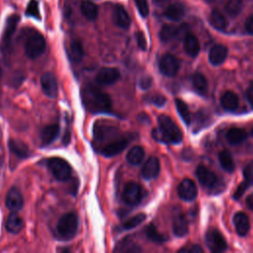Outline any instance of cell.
<instances>
[{"label":"cell","mask_w":253,"mask_h":253,"mask_svg":"<svg viewBox=\"0 0 253 253\" xmlns=\"http://www.w3.org/2000/svg\"><path fill=\"white\" fill-rule=\"evenodd\" d=\"M81 98L90 113H107L112 108L110 97L93 84H86L82 87Z\"/></svg>","instance_id":"1"},{"label":"cell","mask_w":253,"mask_h":253,"mask_svg":"<svg viewBox=\"0 0 253 253\" xmlns=\"http://www.w3.org/2000/svg\"><path fill=\"white\" fill-rule=\"evenodd\" d=\"M158 128L152 130V136L167 143H179L183 139V134L178 126L167 116L158 117Z\"/></svg>","instance_id":"2"},{"label":"cell","mask_w":253,"mask_h":253,"mask_svg":"<svg viewBox=\"0 0 253 253\" xmlns=\"http://www.w3.org/2000/svg\"><path fill=\"white\" fill-rule=\"evenodd\" d=\"M78 226V218L75 213L67 212L63 214L56 225V232L63 240H69L74 237Z\"/></svg>","instance_id":"3"},{"label":"cell","mask_w":253,"mask_h":253,"mask_svg":"<svg viewBox=\"0 0 253 253\" xmlns=\"http://www.w3.org/2000/svg\"><path fill=\"white\" fill-rule=\"evenodd\" d=\"M45 49V40L40 33L31 34L25 43V51L28 57L34 59L42 54Z\"/></svg>","instance_id":"4"},{"label":"cell","mask_w":253,"mask_h":253,"mask_svg":"<svg viewBox=\"0 0 253 253\" xmlns=\"http://www.w3.org/2000/svg\"><path fill=\"white\" fill-rule=\"evenodd\" d=\"M52 175L59 181H66L71 176V168L67 161L59 157H52L47 161Z\"/></svg>","instance_id":"5"},{"label":"cell","mask_w":253,"mask_h":253,"mask_svg":"<svg viewBox=\"0 0 253 253\" xmlns=\"http://www.w3.org/2000/svg\"><path fill=\"white\" fill-rule=\"evenodd\" d=\"M206 243L213 253L223 252L227 248L226 241L222 234L216 229H210L206 234Z\"/></svg>","instance_id":"6"},{"label":"cell","mask_w":253,"mask_h":253,"mask_svg":"<svg viewBox=\"0 0 253 253\" xmlns=\"http://www.w3.org/2000/svg\"><path fill=\"white\" fill-rule=\"evenodd\" d=\"M141 197L142 190L138 184L134 182H129L126 185L123 192V199L127 205L134 206L138 204L141 200Z\"/></svg>","instance_id":"7"},{"label":"cell","mask_w":253,"mask_h":253,"mask_svg":"<svg viewBox=\"0 0 253 253\" xmlns=\"http://www.w3.org/2000/svg\"><path fill=\"white\" fill-rule=\"evenodd\" d=\"M18 22H19V16L16 14L11 15L6 21L3 36H2V42H1V47L4 51L7 50L11 44V40L16 30V27L18 25Z\"/></svg>","instance_id":"8"},{"label":"cell","mask_w":253,"mask_h":253,"mask_svg":"<svg viewBox=\"0 0 253 253\" xmlns=\"http://www.w3.org/2000/svg\"><path fill=\"white\" fill-rule=\"evenodd\" d=\"M180 64L178 59L172 54H165L159 63V69L162 74L166 76H175L179 70Z\"/></svg>","instance_id":"9"},{"label":"cell","mask_w":253,"mask_h":253,"mask_svg":"<svg viewBox=\"0 0 253 253\" xmlns=\"http://www.w3.org/2000/svg\"><path fill=\"white\" fill-rule=\"evenodd\" d=\"M120 76V71L117 68L103 67L98 71L96 75V81L101 85H111L117 82Z\"/></svg>","instance_id":"10"},{"label":"cell","mask_w":253,"mask_h":253,"mask_svg":"<svg viewBox=\"0 0 253 253\" xmlns=\"http://www.w3.org/2000/svg\"><path fill=\"white\" fill-rule=\"evenodd\" d=\"M41 84L43 93L50 97L55 98L57 95V81L55 76L51 72H45L41 78Z\"/></svg>","instance_id":"11"},{"label":"cell","mask_w":253,"mask_h":253,"mask_svg":"<svg viewBox=\"0 0 253 253\" xmlns=\"http://www.w3.org/2000/svg\"><path fill=\"white\" fill-rule=\"evenodd\" d=\"M196 175L199 182L206 188H213L217 184V178L215 174L205 166H199L196 170Z\"/></svg>","instance_id":"12"},{"label":"cell","mask_w":253,"mask_h":253,"mask_svg":"<svg viewBox=\"0 0 253 253\" xmlns=\"http://www.w3.org/2000/svg\"><path fill=\"white\" fill-rule=\"evenodd\" d=\"M178 194L184 201H193L198 195L197 186L192 180L184 179L178 187Z\"/></svg>","instance_id":"13"},{"label":"cell","mask_w":253,"mask_h":253,"mask_svg":"<svg viewBox=\"0 0 253 253\" xmlns=\"http://www.w3.org/2000/svg\"><path fill=\"white\" fill-rule=\"evenodd\" d=\"M5 203H6L7 208L11 211H20L23 208V204H24V200H23V196H22L21 192L15 187L11 188L9 190V192L7 193Z\"/></svg>","instance_id":"14"},{"label":"cell","mask_w":253,"mask_h":253,"mask_svg":"<svg viewBox=\"0 0 253 253\" xmlns=\"http://www.w3.org/2000/svg\"><path fill=\"white\" fill-rule=\"evenodd\" d=\"M129 143V140L126 137H123V138H119L117 140H114L112 142H110L109 144H107L103 150L102 153L104 156L106 157H112L115 156L119 153H121Z\"/></svg>","instance_id":"15"},{"label":"cell","mask_w":253,"mask_h":253,"mask_svg":"<svg viewBox=\"0 0 253 253\" xmlns=\"http://www.w3.org/2000/svg\"><path fill=\"white\" fill-rule=\"evenodd\" d=\"M160 171V163L158 158L156 157H150L148 160L145 162L141 169V175L144 179L150 180L158 176Z\"/></svg>","instance_id":"16"},{"label":"cell","mask_w":253,"mask_h":253,"mask_svg":"<svg viewBox=\"0 0 253 253\" xmlns=\"http://www.w3.org/2000/svg\"><path fill=\"white\" fill-rule=\"evenodd\" d=\"M233 223H234L236 232L240 236H245L249 232L250 220L248 215L245 212L243 211L236 212L233 217Z\"/></svg>","instance_id":"17"},{"label":"cell","mask_w":253,"mask_h":253,"mask_svg":"<svg viewBox=\"0 0 253 253\" xmlns=\"http://www.w3.org/2000/svg\"><path fill=\"white\" fill-rule=\"evenodd\" d=\"M227 56V48L223 44L213 45L209 53V59L212 65L221 64Z\"/></svg>","instance_id":"18"},{"label":"cell","mask_w":253,"mask_h":253,"mask_svg":"<svg viewBox=\"0 0 253 253\" xmlns=\"http://www.w3.org/2000/svg\"><path fill=\"white\" fill-rule=\"evenodd\" d=\"M59 133V126L56 124L45 126L41 131V140L42 145L50 144Z\"/></svg>","instance_id":"19"},{"label":"cell","mask_w":253,"mask_h":253,"mask_svg":"<svg viewBox=\"0 0 253 253\" xmlns=\"http://www.w3.org/2000/svg\"><path fill=\"white\" fill-rule=\"evenodd\" d=\"M114 21L117 26L123 29H127L130 24V18L126 10L122 5H117L114 10Z\"/></svg>","instance_id":"20"},{"label":"cell","mask_w":253,"mask_h":253,"mask_svg":"<svg viewBox=\"0 0 253 253\" xmlns=\"http://www.w3.org/2000/svg\"><path fill=\"white\" fill-rule=\"evenodd\" d=\"M184 48L186 52L192 56L195 57L199 54L200 52V42L196 36L193 34H187L184 40Z\"/></svg>","instance_id":"21"},{"label":"cell","mask_w":253,"mask_h":253,"mask_svg":"<svg viewBox=\"0 0 253 253\" xmlns=\"http://www.w3.org/2000/svg\"><path fill=\"white\" fill-rule=\"evenodd\" d=\"M188 220L183 213H178L173 219V232L177 236H184L188 233Z\"/></svg>","instance_id":"22"},{"label":"cell","mask_w":253,"mask_h":253,"mask_svg":"<svg viewBox=\"0 0 253 253\" xmlns=\"http://www.w3.org/2000/svg\"><path fill=\"white\" fill-rule=\"evenodd\" d=\"M164 15L171 21H180L185 15V8L181 3H173L166 8Z\"/></svg>","instance_id":"23"},{"label":"cell","mask_w":253,"mask_h":253,"mask_svg":"<svg viewBox=\"0 0 253 253\" xmlns=\"http://www.w3.org/2000/svg\"><path fill=\"white\" fill-rule=\"evenodd\" d=\"M226 140L230 144H239L242 141H244L247 138V132L243 128H238V127H232L227 130L225 134Z\"/></svg>","instance_id":"24"},{"label":"cell","mask_w":253,"mask_h":253,"mask_svg":"<svg viewBox=\"0 0 253 253\" xmlns=\"http://www.w3.org/2000/svg\"><path fill=\"white\" fill-rule=\"evenodd\" d=\"M24 225L22 217L16 213V211H12L9 214L7 221H6V229L11 233H18L22 230Z\"/></svg>","instance_id":"25"},{"label":"cell","mask_w":253,"mask_h":253,"mask_svg":"<svg viewBox=\"0 0 253 253\" xmlns=\"http://www.w3.org/2000/svg\"><path fill=\"white\" fill-rule=\"evenodd\" d=\"M220 104L223 109L227 111H233L238 107V97L232 91H226L220 98Z\"/></svg>","instance_id":"26"},{"label":"cell","mask_w":253,"mask_h":253,"mask_svg":"<svg viewBox=\"0 0 253 253\" xmlns=\"http://www.w3.org/2000/svg\"><path fill=\"white\" fill-rule=\"evenodd\" d=\"M80 9L83 16L89 21H94L98 16V7L91 1H82Z\"/></svg>","instance_id":"27"},{"label":"cell","mask_w":253,"mask_h":253,"mask_svg":"<svg viewBox=\"0 0 253 253\" xmlns=\"http://www.w3.org/2000/svg\"><path fill=\"white\" fill-rule=\"evenodd\" d=\"M144 158V150L141 146H133L126 154V160L131 165H138Z\"/></svg>","instance_id":"28"},{"label":"cell","mask_w":253,"mask_h":253,"mask_svg":"<svg viewBox=\"0 0 253 253\" xmlns=\"http://www.w3.org/2000/svg\"><path fill=\"white\" fill-rule=\"evenodd\" d=\"M9 148L18 157L26 158L29 155V148L22 141L15 140V139H10L9 140Z\"/></svg>","instance_id":"29"},{"label":"cell","mask_w":253,"mask_h":253,"mask_svg":"<svg viewBox=\"0 0 253 253\" xmlns=\"http://www.w3.org/2000/svg\"><path fill=\"white\" fill-rule=\"evenodd\" d=\"M192 81H193V86H194V88L196 89V91L198 93H200L201 95L207 94V91H208V81H207L206 77L202 73L196 72L193 75Z\"/></svg>","instance_id":"30"},{"label":"cell","mask_w":253,"mask_h":253,"mask_svg":"<svg viewBox=\"0 0 253 253\" xmlns=\"http://www.w3.org/2000/svg\"><path fill=\"white\" fill-rule=\"evenodd\" d=\"M179 33H180V28L172 25H164L160 30L159 37L162 42H169L172 39L176 38Z\"/></svg>","instance_id":"31"},{"label":"cell","mask_w":253,"mask_h":253,"mask_svg":"<svg viewBox=\"0 0 253 253\" xmlns=\"http://www.w3.org/2000/svg\"><path fill=\"white\" fill-rule=\"evenodd\" d=\"M210 22L213 28L219 31H223L226 28V20L224 16L218 10H212L210 16Z\"/></svg>","instance_id":"32"},{"label":"cell","mask_w":253,"mask_h":253,"mask_svg":"<svg viewBox=\"0 0 253 253\" xmlns=\"http://www.w3.org/2000/svg\"><path fill=\"white\" fill-rule=\"evenodd\" d=\"M218 160L219 163L221 165V167L227 171V172H232L235 168V164L234 161L232 159L231 154L227 151V150H222L221 152H219L218 154Z\"/></svg>","instance_id":"33"},{"label":"cell","mask_w":253,"mask_h":253,"mask_svg":"<svg viewBox=\"0 0 253 253\" xmlns=\"http://www.w3.org/2000/svg\"><path fill=\"white\" fill-rule=\"evenodd\" d=\"M69 56L73 62H79L83 57V47L79 41H72L69 46Z\"/></svg>","instance_id":"34"},{"label":"cell","mask_w":253,"mask_h":253,"mask_svg":"<svg viewBox=\"0 0 253 253\" xmlns=\"http://www.w3.org/2000/svg\"><path fill=\"white\" fill-rule=\"evenodd\" d=\"M115 251H117V252H139V251H141V248L138 247L130 239L126 238L117 244Z\"/></svg>","instance_id":"35"},{"label":"cell","mask_w":253,"mask_h":253,"mask_svg":"<svg viewBox=\"0 0 253 253\" xmlns=\"http://www.w3.org/2000/svg\"><path fill=\"white\" fill-rule=\"evenodd\" d=\"M116 131L117 128L111 126H96L94 127V135L98 139H105L111 136V134H114Z\"/></svg>","instance_id":"36"},{"label":"cell","mask_w":253,"mask_h":253,"mask_svg":"<svg viewBox=\"0 0 253 253\" xmlns=\"http://www.w3.org/2000/svg\"><path fill=\"white\" fill-rule=\"evenodd\" d=\"M175 105H176V108H177V111H178L180 117L183 119L185 124L190 125V123H191V114H190V111H189V108H188L187 104L181 99H176L175 100Z\"/></svg>","instance_id":"37"},{"label":"cell","mask_w":253,"mask_h":253,"mask_svg":"<svg viewBox=\"0 0 253 253\" xmlns=\"http://www.w3.org/2000/svg\"><path fill=\"white\" fill-rule=\"evenodd\" d=\"M243 9L242 0H228L225 5V11L230 17H236Z\"/></svg>","instance_id":"38"},{"label":"cell","mask_w":253,"mask_h":253,"mask_svg":"<svg viewBox=\"0 0 253 253\" xmlns=\"http://www.w3.org/2000/svg\"><path fill=\"white\" fill-rule=\"evenodd\" d=\"M146 236L148 237L149 240L156 242V243L164 242L167 239V237L165 235H163L157 231L156 227L153 224H149L146 227Z\"/></svg>","instance_id":"39"},{"label":"cell","mask_w":253,"mask_h":253,"mask_svg":"<svg viewBox=\"0 0 253 253\" xmlns=\"http://www.w3.org/2000/svg\"><path fill=\"white\" fill-rule=\"evenodd\" d=\"M146 218L145 214L140 212V213H137L135 214L134 216L128 218L126 221H125V223L123 224V228L124 229H131V228H134L136 227L137 225H139L142 221H144Z\"/></svg>","instance_id":"40"},{"label":"cell","mask_w":253,"mask_h":253,"mask_svg":"<svg viewBox=\"0 0 253 253\" xmlns=\"http://www.w3.org/2000/svg\"><path fill=\"white\" fill-rule=\"evenodd\" d=\"M26 15L36 18L38 20L41 19L40 15V10H39V3L37 0H30L27 10H26Z\"/></svg>","instance_id":"41"},{"label":"cell","mask_w":253,"mask_h":253,"mask_svg":"<svg viewBox=\"0 0 253 253\" xmlns=\"http://www.w3.org/2000/svg\"><path fill=\"white\" fill-rule=\"evenodd\" d=\"M134 2L136 4V7L138 9L139 14L142 17H146L148 15V12H149L147 0H134Z\"/></svg>","instance_id":"42"},{"label":"cell","mask_w":253,"mask_h":253,"mask_svg":"<svg viewBox=\"0 0 253 253\" xmlns=\"http://www.w3.org/2000/svg\"><path fill=\"white\" fill-rule=\"evenodd\" d=\"M250 183H248V182H246L245 180L237 187V189H236V191H235V193H234V195H233V198L235 199V200H237V199H239L242 195H243V193L245 192V190L248 188V187H250Z\"/></svg>","instance_id":"43"},{"label":"cell","mask_w":253,"mask_h":253,"mask_svg":"<svg viewBox=\"0 0 253 253\" xmlns=\"http://www.w3.org/2000/svg\"><path fill=\"white\" fill-rule=\"evenodd\" d=\"M149 100L152 102V104H154L155 106H158V107H162L166 103V98L160 94L152 95Z\"/></svg>","instance_id":"44"},{"label":"cell","mask_w":253,"mask_h":253,"mask_svg":"<svg viewBox=\"0 0 253 253\" xmlns=\"http://www.w3.org/2000/svg\"><path fill=\"white\" fill-rule=\"evenodd\" d=\"M252 163H249L243 171V175H244V179L246 182L248 183H252V174H253V169H252Z\"/></svg>","instance_id":"45"},{"label":"cell","mask_w":253,"mask_h":253,"mask_svg":"<svg viewBox=\"0 0 253 253\" xmlns=\"http://www.w3.org/2000/svg\"><path fill=\"white\" fill-rule=\"evenodd\" d=\"M152 84V78L150 76H143L139 80V86L141 89H148Z\"/></svg>","instance_id":"46"},{"label":"cell","mask_w":253,"mask_h":253,"mask_svg":"<svg viewBox=\"0 0 253 253\" xmlns=\"http://www.w3.org/2000/svg\"><path fill=\"white\" fill-rule=\"evenodd\" d=\"M136 40H137V43H138V45H139V47L141 48V49H146V45H147V43H146V40H145V38H144V35L141 33V32H138L137 34H136Z\"/></svg>","instance_id":"47"},{"label":"cell","mask_w":253,"mask_h":253,"mask_svg":"<svg viewBox=\"0 0 253 253\" xmlns=\"http://www.w3.org/2000/svg\"><path fill=\"white\" fill-rule=\"evenodd\" d=\"M179 252H187V253H203L204 249L200 245H193L191 248H183Z\"/></svg>","instance_id":"48"},{"label":"cell","mask_w":253,"mask_h":253,"mask_svg":"<svg viewBox=\"0 0 253 253\" xmlns=\"http://www.w3.org/2000/svg\"><path fill=\"white\" fill-rule=\"evenodd\" d=\"M244 27H245L246 32H247L249 35H252V33H253V17H252V16H249V17H248V19H247L246 22H245Z\"/></svg>","instance_id":"49"},{"label":"cell","mask_w":253,"mask_h":253,"mask_svg":"<svg viewBox=\"0 0 253 253\" xmlns=\"http://www.w3.org/2000/svg\"><path fill=\"white\" fill-rule=\"evenodd\" d=\"M251 97H252V84H250L249 87L246 90V98H247L248 104L250 106H252V99H251Z\"/></svg>","instance_id":"50"},{"label":"cell","mask_w":253,"mask_h":253,"mask_svg":"<svg viewBox=\"0 0 253 253\" xmlns=\"http://www.w3.org/2000/svg\"><path fill=\"white\" fill-rule=\"evenodd\" d=\"M246 204H247V207L249 210H252V207H253V198H252V195H249L248 198L246 199Z\"/></svg>","instance_id":"51"},{"label":"cell","mask_w":253,"mask_h":253,"mask_svg":"<svg viewBox=\"0 0 253 253\" xmlns=\"http://www.w3.org/2000/svg\"><path fill=\"white\" fill-rule=\"evenodd\" d=\"M207 2H209V3H212V2H214V1H216V0H206Z\"/></svg>","instance_id":"52"},{"label":"cell","mask_w":253,"mask_h":253,"mask_svg":"<svg viewBox=\"0 0 253 253\" xmlns=\"http://www.w3.org/2000/svg\"><path fill=\"white\" fill-rule=\"evenodd\" d=\"M1 75H2V69H1V67H0V79H1Z\"/></svg>","instance_id":"53"},{"label":"cell","mask_w":253,"mask_h":253,"mask_svg":"<svg viewBox=\"0 0 253 253\" xmlns=\"http://www.w3.org/2000/svg\"><path fill=\"white\" fill-rule=\"evenodd\" d=\"M155 1H161V0H155Z\"/></svg>","instance_id":"54"}]
</instances>
